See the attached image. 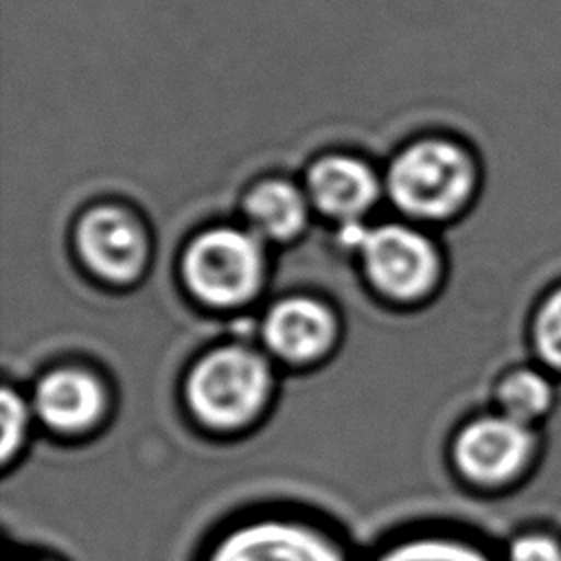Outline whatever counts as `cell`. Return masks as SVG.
Instances as JSON below:
<instances>
[{"label": "cell", "mask_w": 561, "mask_h": 561, "mask_svg": "<svg viewBox=\"0 0 561 561\" xmlns=\"http://www.w3.org/2000/svg\"><path fill=\"white\" fill-rule=\"evenodd\" d=\"M33 410L57 432H83L103 416L105 390L83 368H57L37 381Z\"/></svg>", "instance_id": "10"}, {"label": "cell", "mask_w": 561, "mask_h": 561, "mask_svg": "<svg viewBox=\"0 0 561 561\" xmlns=\"http://www.w3.org/2000/svg\"><path fill=\"white\" fill-rule=\"evenodd\" d=\"M471 153L445 138L408 145L390 164L388 195L392 204L414 217L440 221L454 217L476 191Z\"/></svg>", "instance_id": "1"}, {"label": "cell", "mask_w": 561, "mask_h": 561, "mask_svg": "<svg viewBox=\"0 0 561 561\" xmlns=\"http://www.w3.org/2000/svg\"><path fill=\"white\" fill-rule=\"evenodd\" d=\"M188 291L210 307H239L256 296L265 278V252L252 230L213 228L197 234L184 256Z\"/></svg>", "instance_id": "3"}, {"label": "cell", "mask_w": 561, "mask_h": 561, "mask_svg": "<svg viewBox=\"0 0 561 561\" xmlns=\"http://www.w3.org/2000/svg\"><path fill=\"white\" fill-rule=\"evenodd\" d=\"M497 403L502 414L533 427L552 410L554 386L548 375L535 368H517L500 381Z\"/></svg>", "instance_id": "12"}, {"label": "cell", "mask_w": 561, "mask_h": 561, "mask_svg": "<svg viewBox=\"0 0 561 561\" xmlns=\"http://www.w3.org/2000/svg\"><path fill=\"white\" fill-rule=\"evenodd\" d=\"M77 250L103 280L131 283L147 265L149 243L138 219L118 206H96L77 224Z\"/></svg>", "instance_id": "7"}, {"label": "cell", "mask_w": 561, "mask_h": 561, "mask_svg": "<svg viewBox=\"0 0 561 561\" xmlns=\"http://www.w3.org/2000/svg\"><path fill=\"white\" fill-rule=\"evenodd\" d=\"M26 401L11 388L2 390V460L9 462L11 456L22 447L28 430V412Z\"/></svg>", "instance_id": "15"}, {"label": "cell", "mask_w": 561, "mask_h": 561, "mask_svg": "<svg viewBox=\"0 0 561 561\" xmlns=\"http://www.w3.org/2000/svg\"><path fill=\"white\" fill-rule=\"evenodd\" d=\"M243 213L248 230L261 241H287L302 232L309 217V197L285 180H267L248 193Z\"/></svg>", "instance_id": "11"}, {"label": "cell", "mask_w": 561, "mask_h": 561, "mask_svg": "<svg viewBox=\"0 0 561 561\" xmlns=\"http://www.w3.org/2000/svg\"><path fill=\"white\" fill-rule=\"evenodd\" d=\"M359 250L366 276L392 300H419L438 283L440 254L432 239L410 226L370 228L364 232Z\"/></svg>", "instance_id": "4"}, {"label": "cell", "mask_w": 561, "mask_h": 561, "mask_svg": "<svg viewBox=\"0 0 561 561\" xmlns=\"http://www.w3.org/2000/svg\"><path fill=\"white\" fill-rule=\"evenodd\" d=\"M337 337L333 311L313 298L276 302L263 322L267 348L285 362H311L327 355Z\"/></svg>", "instance_id": "8"}, {"label": "cell", "mask_w": 561, "mask_h": 561, "mask_svg": "<svg viewBox=\"0 0 561 561\" xmlns=\"http://www.w3.org/2000/svg\"><path fill=\"white\" fill-rule=\"evenodd\" d=\"M202 561H353L327 530L289 517L243 522L213 541Z\"/></svg>", "instance_id": "5"}, {"label": "cell", "mask_w": 561, "mask_h": 561, "mask_svg": "<svg viewBox=\"0 0 561 561\" xmlns=\"http://www.w3.org/2000/svg\"><path fill=\"white\" fill-rule=\"evenodd\" d=\"M15 561H55V559H44V557H33V559H15Z\"/></svg>", "instance_id": "17"}, {"label": "cell", "mask_w": 561, "mask_h": 561, "mask_svg": "<svg viewBox=\"0 0 561 561\" xmlns=\"http://www.w3.org/2000/svg\"><path fill=\"white\" fill-rule=\"evenodd\" d=\"M272 390V370L263 355L230 344L202 355L186 377V401L204 425L237 430L250 423Z\"/></svg>", "instance_id": "2"}, {"label": "cell", "mask_w": 561, "mask_h": 561, "mask_svg": "<svg viewBox=\"0 0 561 561\" xmlns=\"http://www.w3.org/2000/svg\"><path fill=\"white\" fill-rule=\"evenodd\" d=\"M305 193L322 215L355 224L379 199L375 171L351 156H327L307 171Z\"/></svg>", "instance_id": "9"}, {"label": "cell", "mask_w": 561, "mask_h": 561, "mask_svg": "<svg viewBox=\"0 0 561 561\" xmlns=\"http://www.w3.org/2000/svg\"><path fill=\"white\" fill-rule=\"evenodd\" d=\"M506 561H561V541L537 530L517 535L508 546Z\"/></svg>", "instance_id": "16"}, {"label": "cell", "mask_w": 561, "mask_h": 561, "mask_svg": "<svg viewBox=\"0 0 561 561\" xmlns=\"http://www.w3.org/2000/svg\"><path fill=\"white\" fill-rule=\"evenodd\" d=\"M368 561H493L476 543L451 535H412L399 539Z\"/></svg>", "instance_id": "13"}, {"label": "cell", "mask_w": 561, "mask_h": 561, "mask_svg": "<svg viewBox=\"0 0 561 561\" xmlns=\"http://www.w3.org/2000/svg\"><path fill=\"white\" fill-rule=\"evenodd\" d=\"M533 344L539 359L561 373V287L550 291L533 320Z\"/></svg>", "instance_id": "14"}, {"label": "cell", "mask_w": 561, "mask_h": 561, "mask_svg": "<svg viewBox=\"0 0 561 561\" xmlns=\"http://www.w3.org/2000/svg\"><path fill=\"white\" fill-rule=\"evenodd\" d=\"M535 447L533 427L500 412L480 416L458 432L454 460L460 473L478 484H504L526 469Z\"/></svg>", "instance_id": "6"}]
</instances>
